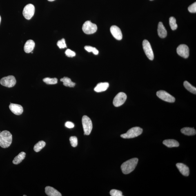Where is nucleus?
Listing matches in <instances>:
<instances>
[{"mask_svg": "<svg viewBox=\"0 0 196 196\" xmlns=\"http://www.w3.org/2000/svg\"><path fill=\"white\" fill-rule=\"evenodd\" d=\"M139 161L137 158H135L128 160L123 163L121 166V169L123 174H128L135 169Z\"/></svg>", "mask_w": 196, "mask_h": 196, "instance_id": "obj_1", "label": "nucleus"}, {"mask_svg": "<svg viewBox=\"0 0 196 196\" xmlns=\"http://www.w3.org/2000/svg\"><path fill=\"white\" fill-rule=\"evenodd\" d=\"M12 135L10 132L4 130L0 132V146L3 148H8L11 144Z\"/></svg>", "mask_w": 196, "mask_h": 196, "instance_id": "obj_2", "label": "nucleus"}, {"mask_svg": "<svg viewBox=\"0 0 196 196\" xmlns=\"http://www.w3.org/2000/svg\"><path fill=\"white\" fill-rule=\"evenodd\" d=\"M143 129L139 127L130 129L126 133L121 134V137L125 139H130L138 137L142 133Z\"/></svg>", "mask_w": 196, "mask_h": 196, "instance_id": "obj_3", "label": "nucleus"}, {"mask_svg": "<svg viewBox=\"0 0 196 196\" xmlns=\"http://www.w3.org/2000/svg\"><path fill=\"white\" fill-rule=\"evenodd\" d=\"M82 122L84 131V134L89 135L91 132L93 125L91 120L87 116H83L82 119Z\"/></svg>", "mask_w": 196, "mask_h": 196, "instance_id": "obj_4", "label": "nucleus"}, {"mask_svg": "<svg viewBox=\"0 0 196 196\" xmlns=\"http://www.w3.org/2000/svg\"><path fill=\"white\" fill-rule=\"evenodd\" d=\"M97 29V25L90 21H85L83 25V31L87 34H92L96 32Z\"/></svg>", "mask_w": 196, "mask_h": 196, "instance_id": "obj_5", "label": "nucleus"}, {"mask_svg": "<svg viewBox=\"0 0 196 196\" xmlns=\"http://www.w3.org/2000/svg\"><path fill=\"white\" fill-rule=\"evenodd\" d=\"M16 82L15 78L13 76H9L4 77L0 80V83L2 85L8 88L14 87L16 84Z\"/></svg>", "mask_w": 196, "mask_h": 196, "instance_id": "obj_6", "label": "nucleus"}, {"mask_svg": "<svg viewBox=\"0 0 196 196\" xmlns=\"http://www.w3.org/2000/svg\"><path fill=\"white\" fill-rule=\"evenodd\" d=\"M35 8L34 5L29 4L25 6L23 9V14L25 19L30 20L34 15Z\"/></svg>", "mask_w": 196, "mask_h": 196, "instance_id": "obj_7", "label": "nucleus"}, {"mask_svg": "<svg viewBox=\"0 0 196 196\" xmlns=\"http://www.w3.org/2000/svg\"><path fill=\"white\" fill-rule=\"evenodd\" d=\"M142 45L143 50L147 57L151 60H152L154 59V55L150 43L147 40H144L143 41Z\"/></svg>", "mask_w": 196, "mask_h": 196, "instance_id": "obj_8", "label": "nucleus"}, {"mask_svg": "<svg viewBox=\"0 0 196 196\" xmlns=\"http://www.w3.org/2000/svg\"><path fill=\"white\" fill-rule=\"evenodd\" d=\"M127 99V96L124 93H119L114 97L113 101V104L116 107L121 106L125 103Z\"/></svg>", "mask_w": 196, "mask_h": 196, "instance_id": "obj_9", "label": "nucleus"}, {"mask_svg": "<svg viewBox=\"0 0 196 196\" xmlns=\"http://www.w3.org/2000/svg\"><path fill=\"white\" fill-rule=\"evenodd\" d=\"M158 97L168 103H174L175 101V98L164 90H159L157 92Z\"/></svg>", "mask_w": 196, "mask_h": 196, "instance_id": "obj_10", "label": "nucleus"}, {"mask_svg": "<svg viewBox=\"0 0 196 196\" xmlns=\"http://www.w3.org/2000/svg\"><path fill=\"white\" fill-rule=\"evenodd\" d=\"M177 52L178 55L186 59L189 56V49L187 45H180L177 49Z\"/></svg>", "mask_w": 196, "mask_h": 196, "instance_id": "obj_11", "label": "nucleus"}, {"mask_svg": "<svg viewBox=\"0 0 196 196\" xmlns=\"http://www.w3.org/2000/svg\"><path fill=\"white\" fill-rule=\"evenodd\" d=\"M110 31L112 35L116 39L121 40L122 38V34L121 31L119 27L116 25H113L110 28Z\"/></svg>", "mask_w": 196, "mask_h": 196, "instance_id": "obj_12", "label": "nucleus"}, {"mask_svg": "<svg viewBox=\"0 0 196 196\" xmlns=\"http://www.w3.org/2000/svg\"><path fill=\"white\" fill-rule=\"evenodd\" d=\"M9 108L13 113L16 115H20L23 113V109L21 105L11 103L9 105Z\"/></svg>", "mask_w": 196, "mask_h": 196, "instance_id": "obj_13", "label": "nucleus"}, {"mask_svg": "<svg viewBox=\"0 0 196 196\" xmlns=\"http://www.w3.org/2000/svg\"><path fill=\"white\" fill-rule=\"evenodd\" d=\"M176 166L183 175L188 177L189 175V168L186 165L182 163H177Z\"/></svg>", "mask_w": 196, "mask_h": 196, "instance_id": "obj_14", "label": "nucleus"}, {"mask_svg": "<svg viewBox=\"0 0 196 196\" xmlns=\"http://www.w3.org/2000/svg\"><path fill=\"white\" fill-rule=\"evenodd\" d=\"M45 192L49 196H61V194L57 190L52 187L47 186L45 188Z\"/></svg>", "mask_w": 196, "mask_h": 196, "instance_id": "obj_15", "label": "nucleus"}, {"mask_svg": "<svg viewBox=\"0 0 196 196\" xmlns=\"http://www.w3.org/2000/svg\"><path fill=\"white\" fill-rule=\"evenodd\" d=\"M34 46H35V43L34 41L32 40H29L25 43L24 46V51L25 52L27 53H30L33 50Z\"/></svg>", "mask_w": 196, "mask_h": 196, "instance_id": "obj_16", "label": "nucleus"}, {"mask_svg": "<svg viewBox=\"0 0 196 196\" xmlns=\"http://www.w3.org/2000/svg\"><path fill=\"white\" fill-rule=\"evenodd\" d=\"M158 33L159 37L162 38H166L167 35L166 29L161 22H159L158 25Z\"/></svg>", "mask_w": 196, "mask_h": 196, "instance_id": "obj_17", "label": "nucleus"}, {"mask_svg": "<svg viewBox=\"0 0 196 196\" xmlns=\"http://www.w3.org/2000/svg\"><path fill=\"white\" fill-rule=\"evenodd\" d=\"M109 84L108 83H98L94 90L97 92H101L106 90L108 88Z\"/></svg>", "mask_w": 196, "mask_h": 196, "instance_id": "obj_18", "label": "nucleus"}, {"mask_svg": "<svg viewBox=\"0 0 196 196\" xmlns=\"http://www.w3.org/2000/svg\"><path fill=\"white\" fill-rule=\"evenodd\" d=\"M163 144L168 147L172 148L173 147H178L179 146V144L178 142L174 139H166L163 142Z\"/></svg>", "mask_w": 196, "mask_h": 196, "instance_id": "obj_19", "label": "nucleus"}, {"mask_svg": "<svg viewBox=\"0 0 196 196\" xmlns=\"http://www.w3.org/2000/svg\"><path fill=\"white\" fill-rule=\"evenodd\" d=\"M181 132L185 135L188 136L195 135L196 133L195 129L194 128H189V127H185L181 129Z\"/></svg>", "mask_w": 196, "mask_h": 196, "instance_id": "obj_20", "label": "nucleus"}, {"mask_svg": "<svg viewBox=\"0 0 196 196\" xmlns=\"http://www.w3.org/2000/svg\"><path fill=\"white\" fill-rule=\"evenodd\" d=\"M25 152H20L17 156L15 157L12 162L14 164H19L25 158Z\"/></svg>", "mask_w": 196, "mask_h": 196, "instance_id": "obj_21", "label": "nucleus"}, {"mask_svg": "<svg viewBox=\"0 0 196 196\" xmlns=\"http://www.w3.org/2000/svg\"><path fill=\"white\" fill-rule=\"evenodd\" d=\"M60 81L63 82L64 85L66 87H74L76 85L75 83L73 82L70 78L68 77H64L60 79Z\"/></svg>", "mask_w": 196, "mask_h": 196, "instance_id": "obj_22", "label": "nucleus"}, {"mask_svg": "<svg viewBox=\"0 0 196 196\" xmlns=\"http://www.w3.org/2000/svg\"><path fill=\"white\" fill-rule=\"evenodd\" d=\"M46 145V143L43 141H40L34 145V149L36 152L40 151L42 149L44 148Z\"/></svg>", "mask_w": 196, "mask_h": 196, "instance_id": "obj_23", "label": "nucleus"}, {"mask_svg": "<svg viewBox=\"0 0 196 196\" xmlns=\"http://www.w3.org/2000/svg\"><path fill=\"white\" fill-rule=\"evenodd\" d=\"M185 88L190 92L194 94H196V88L195 87L192 86L190 83L186 81H184L183 83Z\"/></svg>", "mask_w": 196, "mask_h": 196, "instance_id": "obj_24", "label": "nucleus"}, {"mask_svg": "<svg viewBox=\"0 0 196 196\" xmlns=\"http://www.w3.org/2000/svg\"><path fill=\"white\" fill-rule=\"evenodd\" d=\"M57 79L56 78H50L46 77L43 79V81L47 84H55L57 83Z\"/></svg>", "mask_w": 196, "mask_h": 196, "instance_id": "obj_25", "label": "nucleus"}, {"mask_svg": "<svg viewBox=\"0 0 196 196\" xmlns=\"http://www.w3.org/2000/svg\"><path fill=\"white\" fill-rule=\"evenodd\" d=\"M169 24L172 30H175L177 28L178 25L176 23V20L174 17H171L169 19Z\"/></svg>", "mask_w": 196, "mask_h": 196, "instance_id": "obj_26", "label": "nucleus"}, {"mask_svg": "<svg viewBox=\"0 0 196 196\" xmlns=\"http://www.w3.org/2000/svg\"><path fill=\"white\" fill-rule=\"evenodd\" d=\"M84 48L87 51L89 52H92L95 55H97L99 54V51L97 49L94 47L90 46H86L84 47Z\"/></svg>", "mask_w": 196, "mask_h": 196, "instance_id": "obj_27", "label": "nucleus"}, {"mask_svg": "<svg viewBox=\"0 0 196 196\" xmlns=\"http://www.w3.org/2000/svg\"><path fill=\"white\" fill-rule=\"evenodd\" d=\"M71 145L73 147L75 148L78 145V139L75 136H72L70 139Z\"/></svg>", "mask_w": 196, "mask_h": 196, "instance_id": "obj_28", "label": "nucleus"}, {"mask_svg": "<svg viewBox=\"0 0 196 196\" xmlns=\"http://www.w3.org/2000/svg\"><path fill=\"white\" fill-rule=\"evenodd\" d=\"M110 195L112 196H122V193L120 191L113 189L110 191Z\"/></svg>", "mask_w": 196, "mask_h": 196, "instance_id": "obj_29", "label": "nucleus"}, {"mask_svg": "<svg viewBox=\"0 0 196 196\" xmlns=\"http://www.w3.org/2000/svg\"><path fill=\"white\" fill-rule=\"evenodd\" d=\"M57 45L60 49L64 48L67 47L65 40L64 39H62L60 41H58L57 43Z\"/></svg>", "mask_w": 196, "mask_h": 196, "instance_id": "obj_30", "label": "nucleus"}, {"mask_svg": "<svg viewBox=\"0 0 196 196\" xmlns=\"http://www.w3.org/2000/svg\"><path fill=\"white\" fill-rule=\"evenodd\" d=\"M65 54L68 57H73L76 56L75 52L71 50L70 49H67L65 51Z\"/></svg>", "mask_w": 196, "mask_h": 196, "instance_id": "obj_31", "label": "nucleus"}, {"mask_svg": "<svg viewBox=\"0 0 196 196\" xmlns=\"http://www.w3.org/2000/svg\"><path fill=\"white\" fill-rule=\"evenodd\" d=\"M188 10L191 13H196V3L195 2L190 5L188 7Z\"/></svg>", "mask_w": 196, "mask_h": 196, "instance_id": "obj_32", "label": "nucleus"}, {"mask_svg": "<svg viewBox=\"0 0 196 196\" xmlns=\"http://www.w3.org/2000/svg\"><path fill=\"white\" fill-rule=\"evenodd\" d=\"M65 126L67 128L71 129L74 128V125L73 123L70 121H67L65 123Z\"/></svg>", "mask_w": 196, "mask_h": 196, "instance_id": "obj_33", "label": "nucleus"}, {"mask_svg": "<svg viewBox=\"0 0 196 196\" xmlns=\"http://www.w3.org/2000/svg\"><path fill=\"white\" fill-rule=\"evenodd\" d=\"M48 1L50 2H52L55 1V0H48Z\"/></svg>", "mask_w": 196, "mask_h": 196, "instance_id": "obj_34", "label": "nucleus"}, {"mask_svg": "<svg viewBox=\"0 0 196 196\" xmlns=\"http://www.w3.org/2000/svg\"><path fill=\"white\" fill-rule=\"evenodd\" d=\"M1 16H0V23H1Z\"/></svg>", "mask_w": 196, "mask_h": 196, "instance_id": "obj_35", "label": "nucleus"}, {"mask_svg": "<svg viewBox=\"0 0 196 196\" xmlns=\"http://www.w3.org/2000/svg\"><path fill=\"white\" fill-rule=\"evenodd\" d=\"M26 195H24L23 196H26Z\"/></svg>", "mask_w": 196, "mask_h": 196, "instance_id": "obj_36", "label": "nucleus"}, {"mask_svg": "<svg viewBox=\"0 0 196 196\" xmlns=\"http://www.w3.org/2000/svg\"><path fill=\"white\" fill-rule=\"evenodd\" d=\"M150 1H152V0H150Z\"/></svg>", "mask_w": 196, "mask_h": 196, "instance_id": "obj_37", "label": "nucleus"}]
</instances>
